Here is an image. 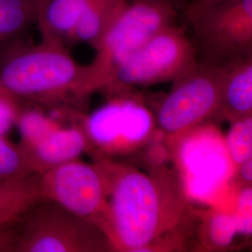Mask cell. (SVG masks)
Segmentation results:
<instances>
[{
    "mask_svg": "<svg viewBox=\"0 0 252 252\" xmlns=\"http://www.w3.org/2000/svg\"><path fill=\"white\" fill-rule=\"evenodd\" d=\"M223 140L234 167L252 158V115L230 122Z\"/></svg>",
    "mask_w": 252,
    "mask_h": 252,
    "instance_id": "19",
    "label": "cell"
},
{
    "mask_svg": "<svg viewBox=\"0 0 252 252\" xmlns=\"http://www.w3.org/2000/svg\"><path fill=\"white\" fill-rule=\"evenodd\" d=\"M237 236V225L233 212L213 206L207 209H198L192 251L227 252L234 249Z\"/></svg>",
    "mask_w": 252,
    "mask_h": 252,
    "instance_id": "13",
    "label": "cell"
},
{
    "mask_svg": "<svg viewBox=\"0 0 252 252\" xmlns=\"http://www.w3.org/2000/svg\"><path fill=\"white\" fill-rule=\"evenodd\" d=\"M217 0H190L185 9V15L190 14L196 10L205 8L207 5L215 2Z\"/></svg>",
    "mask_w": 252,
    "mask_h": 252,
    "instance_id": "24",
    "label": "cell"
},
{
    "mask_svg": "<svg viewBox=\"0 0 252 252\" xmlns=\"http://www.w3.org/2000/svg\"><path fill=\"white\" fill-rule=\"evenodd\" d=\"M180 186L193 204H210L233 184L235 167L223 135L210 123L197 126L168 143Z\"/></svg>",
    "mask_w": 252,
    "mask_h": 252,
    "instance_id": "6",
    "label": "cell"
},
{
    "mask_svg": "<svg viewBox=\"0 0 252 252\" xmlns=\"http://www.w3.org/2000/svg\"><path fill=\"white\" fill-rule=\"evenodd\" d=\"M197 62L196 50L185 29L173 23L131 54L103 91L110 94L172 82Z\"/></svg>",
    "mask_w": 252,
    "mask_h": 252,
    "instance_id": "7",
    "label": "cell"
},
{
    "mask_svg": "<svg viewBox=\"0 0 252 252\" xmlns=\"http://www.w3.org/2000/svg\"><path fill=\"white\" fill-rule=\"evenodd\" d=\"M220 66V102L218 117L233 122L252 115V55Z\"/></svg>",
    "mask_w": 252,
    "mask_h": 252,
    "instance_id": "12",
    "label": "cell"
},
{
    "mask_svg": "<svg viewBox=\"0 0 252 252\" xmlns=\"http://www.w3.org/2000/svg\"><path fill=\"white\" fill-rule=\"evenodd\" d=\"M31 171L34 174L80 159L88 153V142L77 122L61 125L37 143L24 149Z\"/></svg>",
    "mask_w": 252,
    "mask_h": 252,
    "instance_id": "11",
    "label": "cell"
},
{
    "mask_svg": "<svg viewBox=\"0 0 252 252\" xmlns=\"http://www.w3.org/2000/svg\"><path fill=\"white\" fill-rule=\"evenodd\" d=\"M84 72L85 65L73 58L64 44L21 41L0 60V86L21 101L57 105L77 100Z\"/></svg>",
    "mask_w": 252,
    "mask_h": 252,
    "instance_id": "2",
    "label": "cell"
},
{
    "mask_svg": "<svg viewBox=\"0 0 252 252\" xmlns=\"http://www.w3.org/2000/svg\"><path fill=\"white\" fill-rule=\"evenodd\" d=\"M185 16L199 61L221 65L252 55V0H217Z\"/></svg>",
    "mask_w": 252,
    "mask_h": 252,
    "instance_id": "9",
    "label": "cell"
},
{
    "mask_svg": "<svg viewBox=\"0 0 252 252\" xmlns=\"http://www.w3.org/2000/svg\"><path fill=\"white\" fill-rule=\"evenodd\" d=\"M22 101L0 86V135L7 136L15 128Z\"/></svg>",
    "mask_w": 252,
    "mask_h": 252,
    "instance_id": "22",
    "label": "cell"
},
{
    "mask_svg": "<svg viewBox=\"0 0 252 252\" xmlns=\"http://www.w3.org/2000/svg\"><path fill=\"white\" fill-rule=\"evenodd\" d=\"M134 91L110 94L105 104L76 119L93 157L114 159L135 154L155 135V114Z\"/></svg>",
    "mask_w": 252,
    "mask_h": 252,
    "instance_id": "5",
    "label": "cell"
},
{
    "mask_svg": "<svg viewBox=\"0 0 252 252\" xmlns=\"http://www.w3.org/2000/svg\"><path fill=\"white\" fill-rule=\"evenodd\" d=\"M39 197L52 200L104 232L107 183L96 160L77 159L36 175Z\"/></svg>",
    "mask_w": 252,
    "mask_h": 252,
    "instance_id": "10",
    "label": "cell"
},
{
    "mask_svg": "<svg viewBox=\"0 0 252 252\" xmlns=\"http://www.w3.org/2000/svg\"><path fill=\"white\" fill-rule=\"evenodd\" d=\"M27 154L20 144L0 135V182L24 180L33 176Z\"/></svg>",
    "mask_w": 252,
    "mask_h": 252,
    "instance_id": "20",
    "label": "cell"
},
{
    "mask_svg": "<svg viewBox=\"0 0 252 252\" xmlns=\"http://www.w3.org/2000/svg\"><path fill=\"white\" fill-rule=\"evenodd\" d=\"M155 114L157 128L170 143L193 128L218 117L220 66L199 61L175 80Z\"/></svg>",
    "mask_w": 252,
    "mask_h": 252,
    "instance_id": "8",
    "label": "cell"
},
{
    "mask_svg": "<svg viewBox=\"0 0 252 252\" xmlns=\"http://www.w3.org/2000/svg\"><path fill=\"white\" fill-rule=\"evenodd\" d=\"M129 0H94L84 11L66 45L85 42L93 48L125 9Z\"/></svg>",
    "mask_w": 252,
    "mask_h": 252,
    "instance_id": "16",
    "label": "cell"
},
{
    "mask_svg": "<svg viewBox=\"0 0 252 252\" xmlns=\"http://www.w3.org/2000/svg\"><path fill=\"white\" fill-rule=\"evenodd\" d=\"M9 252H113L98 226L47 198L36 199L11 223Z\"/></svg>",
    "mask_w": 252,
    "mask_h": 252,
    "instance_id": "4",
    "label": "cell"
},
{
    "mask_svg": "<svg viewBox=\"0 0 252 252\" xmlns=\"http://www.w3.org/2000/svg\"><path fill=\"white\" fill-rule=\"evenodd\" d=\"M178 15L172 0H129L94 47L95 55L85 65L77 100L104 90L119 66L157 31L176 23Z\"/></svg>",
    "mask_w": 252,
    "mask_h": 252,
    "instance_id": "3",
    "label": "cell"
},
{
    "mask_svg": "<svg viewBox=\"0 0 252 252\" xmlns=\"http://www.w3.org/2000/svg\"><path fill=\"white\" fill-rule=\"evenodd\" d=\"M233 184L234 187L252 185V158L236 166Z\"/></svg>",
    "mask_w": 252,
    "mask_h": 252,
    "instance_id": "23",
    "label": "cell"
},
{
    "mask_svg": "<svg viewBox=\"0 0 252 252\" xmlns=\"http://www.w3.org/2000/svg\"><path fill=\"white\" fill-rule=\"evenodd\" d=\"M33 1H39V2H44L45 0H33Z\"/></svg>",
    "mask_w": 252,
    "mask_h": 252,
    "instance_id": "25",
    "label": "cell"
},
{
    "mask_svg": "<svg viewBox=\"0 0 252 252\" xmlns=\"http://www.w3.org/2000/svg\"><path fill=\"white\" fill-rule=\"evenodd\" d=\"M43 2L33 0H0V60L21 42L27 30L36 26Z\"/></svg>",
    "mask_w": 252,
    "mask_h": 252,
    "instance_id": "15",
    "label": "cell"
},
{
    "mask_svg": "<svg viewBox=\"0 0 252 252\" xmlns=\"http://www.w3.org/2000/svg\"><path fill=\"white\" fill-rule=\"evenodd\" d=\"M107 183L104 233L113 252L192 251L197 211L174 170L144 172L127 162L94 157Z\"/></svg>",
    "mask_w": 252,
    "mask_h": 252,
    "instance_id": "1",
    "label": "cell"
},
{
    "mask_svg": "<svg viewBox=\"0 0 252 252\" xmlns=\"http://www.w3.org/2000/svg\"><path fill=\"white\" fill-rule=\"evenodd\" d=\"M93 1L45 0L39 8L36 22L41 39L66 45L73 29Z\"/></svg>",
    "mask_w": 252,
    "mask_h": 252,
    "instance_id": "14",
    "label": "cell"
},
{
    "mask_svg": "<svg viewBox=\"0 0 252 252\" xmlns=\"http://www.w3.org/2000/svg\"><path fill=\"white\" fill-rule=\"evenodd\" d=\"M37 198L36 175L0 182V227L12 223Z\"/></svg>",
    "mask_w": 252,
    "mask_h": 252,
    "instance_id": "17",
    "label": "cell"
},
{
    "mask_svg": "<svg viewBox=\"0 0 252 252\" xmlns=\"http://www.w3.org/2000/svg\"><path fill=\"white\" fill-rule=\"evenodd\" d=\"M63 119L39 107H22L15 128L18 130L23 149H28L41 140L55 128L63 125Z\"/></svg>",
    "mask_w": 252,
    "mask_h": 252,
    "instance_id": "18",
    "label": "cell"
},
{
    "mask_svg": "<svg viewBox=\"0 0 252 252\" xmlns=\"http://www.w3.org/2000/svg\"><path fill=\"white\" fill-rule=\"evenodd\" d=\"M234 213L238 236L251 239L252 235V186L235 187Z\"/></svg>",
    "mask_w": 252,
    "mask_h": 252,
    "instance_id": "21",
    "label": "cell"
}]
</instances>
